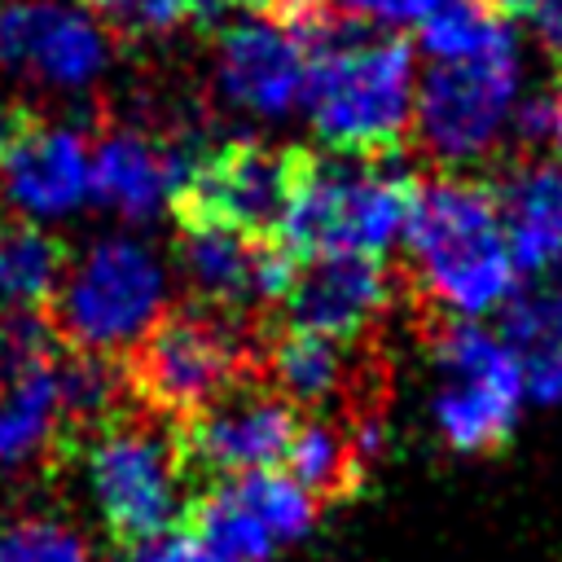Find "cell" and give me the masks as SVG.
<instances>
[{"mask_svg":"<svg viewBox=\"0 0 562 562\" xmlns=\"http://www.w3.org/2000/svg\"><path fill=\"white\" fill-rule=\"evenodd\" d=\"M408 272L439 316H483L509 303L518 268L505 241L492 184L470 176H435L417 184L404 228Z\"/></svg>","mask_w":562,"mask_h":562,"instance_id":"1","label":"cell"},{"mask_svg":"<svg viewBox=\"0 0 562 562\" xmlns=\"http://www.w3.org/2000/svg\"><path fill=\"white\" fill-rule=\"evenodd\" d=\"M303 105L329 154L395 158L413 136L417 110L413 48L395 35H369L360 22L342 26L312 53Z\"/></svg>","mask_w":562,"mask_h":562,"instance_id":"2","label":"cell"},{"mask_svg":"<svg viewBox=\"0 0 562 562\" xmlns=\"http://www.w3.org/2000/svg\"><path fill=\"white\" fill-rule=\"evenodd\" d=\"M417 180L386 158H347L299 149V171L277 246L307 255H386L413 215Z\"/></svg>","mask_w":562,"mask_h":562,"instance_id":"3","label":"cell"},{"mask_svg":"<svg viewBox=\"0 0 562 562\" xmlns=\"http://www.w3.org/2000/svg\"><path fill=\"white\" fill-rule=\"evenodd\" d=\"M241 316L215 307H176L127 351V386L132 400L162 417H193L233 386L246 382L255 364V347L246 342Z\"/></svg>","mask_w":562,"mask_h":562,"instance_id":"4","label":"cell"},{"mask_svg":"<svg viewBox=\"0 0 562 562\" xmlns=\"http://www.w3.org/2000/svg\"><path fill=\"white\" fill-rule=\"evenodd\" d=\"M167 312V272L149 246L132 237H101L66 268L48 307L57 338L75 351H132Z\"/></svg>","mask_w":562,"mask_h":562,"instance_id":"5","label":"cell"},{"mask_svg":"<svg viewBox=\"0 0 562 562\" xmlns=\"http://www.w3.org/2000/svg\"><path fill=\"white\" fill-rule=\"evenodd\" d=\"M83 483L97 518L127 549L171 531L189 509V470L176 430H158L140 417H114L92 430L83 448Z\"/></svg>","mask_w":562,"mask_h":562,"instance_id":"6","label":"cell"},{"mask_svg":"<svg viewBox=\"0 0 562 562\" xmlns=\"http://www.w3.org/2000/svg\"><path fill=\"white\" fill-rule=\"evenodd\" d=\"M514 101L518 44L514 31H505L501 40L461 57H439L426 66V75H417L413 136L443 167L474 162L492 154L505 123H514Z\"/></svg>","mask_w":562,"mask_h":562,"instance_id":"7","label":"cell"},{"mask_svg":"<svg viewBox=\"0 0 562 562\" xmlns=\"http://www.w3.org/2000/svg\"><path fill=\"white\" fill-rule=\"evenodd\" d=\"M430 338L439 364L435 391V426L457 452H496L527 400L522 369L496 329H483L470 316H439Z\"/></svg>","mask_w":562,"mask_h":562,"instance_id":"8","label":"cell"},{"mask_svg":"<svg viewBox=\"0 0 562 562\" xmlns=\"http://www.w3.org/2000/svg\"><path fill=\"white\" fill-rule=\"evenodd\" d=\"M299 171V149H277L250 136L224 140L193 158H180L171 215L176 224H220L259 241H277L290 189Z\"/></svg>","mask_w":562,"mask_h":562,"instance_id":"9","label":"cell"},{"mask_svg":"<svg viewBox=\"0 0 562 562\" xmlns=\"http://www.w3.org/2000/svg\"><path fill=\"white\" fill-rule=\"evenodd\" d=\"M61 347L48 312H0V470L35 465L66 443Z\"/></svg>","mask_w":562,"mask_h":562,"instance_id":"10","label":"cell"},{"mask_svg":"<svg viewBox=\"0 0 562 562\" xmlns=\"http://www.w3.org/2000/svg\"><path fill=\"white\" fill-rule=\"evenodd\" d=\"M0 66L44 92H88L110 66V31L83 0H0Z\"/></svg>","mask_w":562,"mask_h":562,"instance_id":"11","label":"cell"},{"mask_svg":"<svg viewBox=\"0 0 562 562\" xmlns=\"http://www.w3.org/2000/svg\"><path fill=\"white\" fill-rule=\"evenodd\" d=\"M294 430H299L294 404H285L272 386L241 382L202 413L176 422V448L184 470L211 479H237L281 465Z\"/></svg>","mask_w":562,"mask_h":562,"instance_id":"12","label":"cell"},{"mask_svg":"<svg viewBox=\"0 0 562 562\" xmlns=\"http://www.w3.org/2000/svg\"><path fill=\"white\" fill-rule=\"evenodd\" d=\"M180 272L202 307L246 316L263 303H281L294 255L277 241H259L220 224H184L176 241Z\"/></svg>","mask_w":562,"mask_h":562,"instance_id":"13","label":"cell"},{"mask_svg":"<svg viewBox=\"0 0 562 562\" xmlns=\"http://www.w3.org/2000/svg\"><path fill=\"white\" fill-rule=\"evenodd\" d=\"M391 285V268L378 255H307L290 268L281 312L294 329L351 342L386 312Z\"/></svg>","mask_w":562,"mask_h":562,"instance_id":"14","label":"cell"},{"mask_svg":"<svg viewBox=\"0 0 562 562\" xmlns=\"http://www.w3.org/2000/svg\"><path fill=\"white\" fill-rule=\"evenodd\" d=\"M307 48L268 13L237 18L215 40V88L224 101L255 119L290 114L307 92Z\"/></svg>","mask_w":562,"mask_h":562,"instance_id":"15","label":"cell"},{"mask_svg":"<svg viewBox=\"0 0 562 562\" xmlns=\"http://www.w3.org/2000/svg\"><path fill=\"white\" fill-rule=\"evenodd\" d=\"M0 189L35 224L70 215L83 198H92V149L83 132L26 114L0 162Z\"/></svg>","mask_w":562,"mask_h":562,"instance_id":"16","label":"cell"},{"mask_svg":"<svg viewBox=\"0 0 562 562\" xmlns=\"http://www.w3.org/2000/svg\"><path fill=\"white\" fill-rule=\"evenodd\" d=\"M514 268L544 277L562 263V162L522 154L492 184Z\"/></svg>","mask_w":562,"mask_h":562,"instance_id":"17","label":"cell"},{"mask_svg":"<svg viewBox=\"0 0 562 562\" xmlns=\"http://www.w3.org/2000/svg\"><path fill=\"white\" fill-rule=\"evenodd\" d=\"M176 176L180 158L154 145V136L145 132L119 127L92 145V198L132 224L154 220L162 206H171Z\"/></svg>","mask_w":562,"mask_h":562,"instance_id":"18","label":"cell"},{"mask_svg":"<svg viewBox=\"0 0 562 562\" xmlns=\"http://www.w3.org/2000/svg\"><path fill=\"white\" fill-rule=\"evenodd\" d=\"M496 334L505 338V347L522 369L527 400L558 404L562 400V268L509 294V303L501 307Z\"/></svg>","mask_w":562,"mask_h":562,"instance_id":"19","label":"cell"},{"mask_svg":"<svg viewBox=\"0 0 562 562\" xmlns=\"http://www.w3.org/2000/svg\"><path fill=\"white\" fill-rule=\"evenodd\" d=\"M263 373L272 382V391L294 404V408H321L338 395H347L351 382V360L347 347L325 338V334H307L285 325L268 351H263Z\"/></svg>","mask_w":562,"mask_h":562,"instance_id":"20","label":"cell"},{"mask_svg":"<svg viewBox=\"0 0 562 562\" xmlns=\"http://www.w3.org/2000/svg\"><path fill=\"white\" fill-rule=\"evenodd\" d=\"M66 246L35 220L0 224V312H48L66 281Z\"/></svg>","mask_w":562,"mask_h":562,"instance_id":"21","label":"cell"},{"mask_svg":"<svg viewBox=\"0 0 562 562\" xmlns=\"http://www.w3.org/2000/svg\"><path fill=\"white\" fill-rule=\"evenodd\" d=\"M364 448L356 439V426H334V422H299L290 452H285V474L294 483H303L316 501H334L360 487L364 474Z\"/></svg>","mask_w":562,"mask_h":562,"instance_id":"22","label":"cell"},{"mask_svg":"<svg viewBox=\"0 0 562 562\" xmlns=\"http://www.w3.org/2000/svg\"><path fill=\"white\" fill-rule=\"evenodd\" d=\"M0 562H97V553L75 522L22 514L0 527Z\"/></svg>","mask_w":562,"mask_h":562,"instance_id":"23","label":"cell"},{"mask_svg":"<svg viewBox=\"0 0 562 562\" xmlns=\"http://www.w3.org/2000/svg\"><path fill=\"white\" fill-rule=\"evenodd\" d=\"M83 4L97 13V22L110 35H127V40L171 35L193 13H202L198 0H83Z\"/></svg>","mask_w":562,"mask_h":562,"instance_id":"24","label":"cell"},{"mask_svg":"<svg viewBox=\"0 0 562 562\" xmlns=\"http://www.w3.org/2000/svg\"><path fill=\"white\" fill-rule=\"evenodd\" d=\"M509 26H522L562 61V0H487Z\"/></svg>","mask_w":562,"mask_h":562,"instance_id":"25","label":"cell"},{"mask_svg":"<svg viewBox=\"0 0 562 562\" xmlns=\"http://www.w3.org/2000/svg\"><path fill=\"white\" fill-rule=\"evenodd\" d=\"M321 4L360 26H408L422 22L439 0H321Z\"/></svg>","mask_w":562,"mask_h":562,"instance_id":"26","label":"cell"},{"mask_svg":"<svg viewBox=\"0 0 562 562\" xmlns=\"http://www.w3.org/2000/svg\"><path fill=\"white\" fill-rule=\"evenodd\" d=\"M123 562H220V558L189 527H171L162 536H149V540L132 544Z\"/></svg>","mask_w":562,"mask_h":562,"instance_id":"27","label":"cell"},{"mask_svg":"<svg viewBox=\"0 0 562 562\" xmlns=\"http://www.w3.org/2000/svg\"><path fill=\"white\" fill-rule=\"evenodd\" d=\"M202 4V13H211V9H233V13H268L277 0H198Z\"/></svg>","mask_w":562,"mask_h":562,"instance_id":"28","label":"cell"},{"mask_svg":"<svg viewBox=\"0 0 562 562\" xmlns=\"http://www.w3.org/2000/svg\"><path fill=\"white\" fill-rule=\"evenodd\" d=\"M22 119H26V114H18V110L0 105V162H4V154H9L13 136H18V127H22Z\"/></svg>","mask_w":562,"mask_h":562,"instance_id":"29","label":"cell"},{"mask_svg":"<svg viewBox=\"0 0 562 562\" xmlns=\"http://www.w3.org/2000/svg\"><path fill=\"white\" fill-rule=\"evenodd\" d=\"M549 105H553V145L562 149V70H558V88H553Z\"/></svg>","mask_w":562,"mask_h":562,"instance_id":"30","label":"cell"}]
</instances>
